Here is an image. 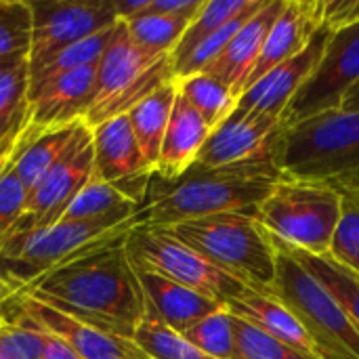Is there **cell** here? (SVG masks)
<instances>
[{"label": "cell", "mask_w": 359, "mask_h": 359, "mask_svg": "<svg viewBox=\"0 0 359 359\" xmlns=\"http://www.w3.org/2000/svg\"><path fill=\"white\" fill-rule=\"evenodd\" d=\"M124 238L126 233L84 250L17 294L50 305L101 332L133 341L147 313V301Z\"/></svg>", "instance_id": "6da1fadb"}, {"label": "cell", "mask_w": 359, "mask_h": 359, "mask_svg": "<svg viewBox=\"0 0 359 359\" xmlns=\"http://www.w3.org/2000/svg\"><path fill=\"white\" fill-rule=\"evenodd\" d=\"M280 170L265 149L248 160L206 168L191 164L177 179L151 177L137 223L172 227L223 212H252L280 181Z\"/></svg>", "instance_id": "7a4b0ae2"}, {"label": "cell", "mask_w": 359, "mask_h": 359, "mask_svg": "<svg viewBox=\"0 0 359 359\" xmlns=\"http://www.w3.org/2000/svg\"><path fill=\"white\" fill-rule=\"evenodd\" d=\"M282 179L343 191L359 185V111H328L278 126L265 147Z\"/></svg>", "instance_id": "3957f363"}, {"label": "cell", "mask_w": 359, "mask_h": 359, "mask_svg": "<svg viewBox=\"0 0 359 359\" xmlns=\"http://www.w3.org/2000/svg\"><path fill=\"white\" fill-rule=\"evenodd\" d=\"M166 229L246 288L269 292L276 280L278 250L257 215L223 212Z\"/></svg>", "instance_id": "277c9868"}, {"label": "cell", "mask_w": 359, "mask_h": 359, "mask_svg": "<svg viewBox=\"0 0 359 359\" xmlns=\"http://www.w3.org/2000/svg\"><path fill=\"white\" fill-rule=\"evenodd\" d=\"M135 217L116 215L84 223L59 221L50 227L15 236L0 250V278L19 292L84 250L128 233L137 225Z\"/></svg>", "instance_id": "5b68a950"}, {"label": "cell", "mask_w": 359, "mask_h": 359, "mask_svg": "<svg viewBox=\"0 0 359 359\" xmlns=\"http://www.w3.org/2000/svg\"><path fill=\"white\" fill-rule=\"evenodd\" d=\"M170 80H175L170 55L139 46L130 38L126 23L118 21L97 63L95 97L84 122L93 128L105 120L124 116Z\"/></svg>", "instance_id": "8992f818"}, {"label": "cell", "mask_w": 359, "mask_h": 359, "mask_svg": "<svg viewBox=\"0 0 359 359\" xmlns=\"http://www.w3.org/2000/svg\"><path fill=\"white\" fill-rule=\"evenodd\" d=\"M273 244L278 263L269 292L305 326L316 355L320 359H359V330L343 307L278 240Z\"/></svg>", "instance_id": "52a82bcc"}, {"label": "cell", "mask_w": 359, "mask_h": 359, "mask_svg": "<svg viewBox=\"0 0 359 359\" xmlns=\"http://www.w3.org/2000/svg\"><path fill=\"white\" fill-rule=\"evenodd\" d=\"M341 217V196L322 183L280 179L259 204L257 219L282 244L326 257Z\"/></svg>", "instance_id": "ba28073f"}, {"label": "cell", "mask_w": 359, "mask_h": 359, "mask_svg": "<svg viewBox=\"0 0 359 359\" xmlns=\"http://www.w3.org/2000/svg\"><path fill=\"white\" fill-rule=\"evenodd\" d=\"M126 252L135 269L160 273L181 286H187L225 307L246 286L208 263L194 248L177 240L166 227L137 223L124 238Z\"/></svg>", "instance_id": "9c48e42d"}, {"label": "cell", "mask_w": 359, "mask_h": 359, "mask_svg": "<svg viewBox=\"0 0 359 359\" xmlns=\"http://www.w3.org/2000/svg\"><path fill=\"white\" fill-rule=\"evenodd\" d=\"M358 82L359 23L330 34L320 63L290 99L280 118V126H292L320 114L339 111L345 95Z\"/></svg>", "instance_id": "30bf717a"}, {"label": "cell", "mask_w": 359, "mask_h": 359, "mask_svg": "<svg viewBox=\"0 0 359 359\" xmlns=\"http://www.w3.org/2000/svg\"><path fill=\"white\" fill-rule=\"evenodd\" d=\"M93 170V128L82 120L76 126L74 137L63 156L59 158V162L27 194L25 210L21 221L17 223L13 238L59 223L74 196L90 179Z\"/></svg>", "instance_id": "8fae6325"}, {"label": "cell", "mask_w": 359, "mask_h": 359, "mask_svg": "<svg viewBox=\"0 0 359 359\" xmlns=\"http://www.w3.org/2000/svg\"><path fill=\"white\" fill-rule=\"evenodd\" d=\"M32 8L29 67L118 23L114 0H38Z\"/></svg>", "instance_id": "7c38bea8"}, {"label": "cell", "mask_w": 359, "mask_h": 359, "mask_svg": "<svg viewBox=\"0 0 359 359\" xmlns=\"http://www.w3.org/2000/svg\"><path fill=\"white\" fill-rule=\"evenodd\" d=\"M4 322L36 326L65 343L82 359H147V355L135 345V341L101 332L25 294H15L8 301Z\"/></svg>", "instance_id": "4fadbf2b"}, {"label": "cell", "mask_w": 359, "mask_h": 359, "mask_svg": "<svg viewBox=\"0 0 359 359\" xmlns=\"http://www.w3.org/2000/svg\"><path fill=\"white\" fill-rule=\"evenodd\" d=\"M93 158L97 177L143 206L154 170L141 154L126 114L93 126Z\"/></svg>", "instance_id": "5bb4252c"}, {"label": "cell", "mask_w": 359, "mask_h": 359, "mask_svg": "<svg viewBox=\"0 0 359 359\" xmlns=\"http://www.w3.org/2000/svg\"><path fill=\"white\" fill-rule=\"evenodd\" d=\"M330 34L332 32L322 25L299 55L280 63L263 78H259L252 86H248L238 97L236 107L250 114H267L282 118L290 99L299 93V88L307 82V78L320 63L324 48L330 40Z\"/></svg>", "instance_id": "9a60e30c"}, {"label": "cell", "mask_w": 359, "mask_h": 359, "mask_svg": "<svg viewBox=\"0 0 359 359\" xmlns=\"http://www.w3.org/2000/svg\"><path fill=\"white\" fill-rule=\"evenodd\" d=\"M97 65L61 74L27 95V120L36 130H48L84 120L95 97Z\"/></svg>", "instance_id": "2e32d148"}, {"label": "cell", "mask_w": 359, "mask_h": 359, "mask_svg": "<svg viewBox=\"0 0 359 359\" xmlns=\"http://www.w3.org/2000/svg\"><path fill=\"white\" fill-rule=\"evenodd\" d=\"M280 126V118L267 114H250L233 109L219 126H215L202 145L194 164L206 168L229 166L265 151L269 139Z\"/></svg>", "instance_id": "e0dca14e"}, {"label": "cell", "mask_w": 359, "mask_h": 359, "mask_svg": "<svg viewBox=\"0 0 359 359\" xmlns=\"http://www.w3.org/2000/svg\"><path fill=\"white\" fill-rule=\"evenodd\" d=\"M322 25L324 0H286L280 17L271 25L263 50L244 84V90L280 63L299 55Z\"/></svg>", "instance_id": "ac0fdd59"}, {"label": "cell", "mask_w": 359, "mask_h": 359, "mask_svg": "<svg viewBox=\"0 0 359 359\" xmlns=\"http://www.w3.org/2000/svg\"><path fill=\"white\" fill-rule=\"evenodd\" d=\"M286 0H267L231 38L221 57L208 65L204 74L215 76L225 86L231 88L236 97L244 93V84L263 50V44L271 32V25L280 17Z\"/></svg>", "instance_id": "d6986e66"}, {"label": "cell", "mask_w": 359, "mask_h": 359, "mask_svg": "<svg viewBox=\"0 0 359 359\" xmlns=\"http://www.w3.org/2000/svg\"><path fill=\"white\" fill-rule=\"evenodd\" d=\"M137 276L147 301V311L179 334H183L200 320L223 307L221 303L187 286H181L160 273L137 269Z\"/></svg>", "instance_id": "ffe728a7"}, {"label": "cell", "mask_w": 359, "mask_h": 359, "mask_svg": "<svg viewBox=\"0 0 359 359\" xmlns=\"http://www.w3.org/2000/svg\"><path fill=\"white\" fill-rule=\"evenodd\" d=\"M225 309L231 316L257 326L259 330L267 332L269 337H273L294 349H301L305 353H316L305 326L271 292L244 288L238 297H233L225 303Z\"/></svg>", "instance_id": "44dd1931"}, {"label": "cell", "mask_w": 359, "mask_h": 359, "mask_svg": "<svg viewBox=\"0 0 359 359\" xmlns=\"http://www.w3.org/2000/svg\"><path fill=\"white\" fill-rule=\"evenodd\" d=\"M210 135V126L204 122V118L179 95L175 107L164 133L160 160L156 166V177L160 179H177L181 177L198 158L202 145L206 143Z\"/></svg>", "instance_id": "7402d4cb"}, {"label": "cell", "mask_w": 359, "mask_h": 359, "mask_svg": "<svg viewBox=\"0 0 359 359\" xmlns=\"http://www.w3.org/2000/svg\"><path fill=\"white\" fill-rule=\"evenodd\" d=\"M80 122L59 126V128H48V130H36L27 120L23 141L13 160V168H15L17 177L21 179V183L25 185L27 194L59 162V158L67 149V145L74 137V130Z\"/></svg>", "instance_id": "603a6c76"}, {"label": "cell", "mask_w": 359, "mask_h": 359, "mask_svg": "<svg viewBox=\"0 0 359 359\" xmlns=\"http://www.w3.org/2000/svg\"><path fill=\"white\" fill-rule=\"evenodd\" d=\"M175 99H177V82L170 80L158 86L151 95H147L141 103H137L126 114L130 120L135 139L141 147V154L154 172L160 160V149H162L164 133H166V126L175 107Z\"/></svg>", "instance_id": "cb8c5ba5"}, {"label": "cell", "mask_w": 359, "mask_h": 359, "mask_svg": "<svg viewBox=\"0 0 359 359\" xmlns=\"http://www.w3.org/2000/svg\"><path fill=\"white\" fill-rule=\"evenodd\" d=\"M139 208H141L139 204L124 198L114 185L105 183L93 170L90 179L69 202L61 221H72V223L99 221V219H107L116 215H137Z\"/></svg>", "instance_id": "d4e9b609"}, {"label": "cell", "mask_w": 359, "mask_h": 359, "mask_svg": "<svg viewBox=\"0 0 359 359\" xmlns=\"http://www.w3.org/2000/svg\"><path fill=\"white\" fill-rule=\"evenodd\" d=\"M276 240V238H273ZM280 242V240H278ZM282 244V242H280ZM343 307L347 318L353 322V326L359 330V276L349 271L347 267L334 263L330 257H311L307 252L294 250L286 244H282Z\"/></svg>", "instance_id": "484cf974"}, {"label": "cell", "mask_w": 359, "mask_h": 359, "mask_svg": "<svg viewBox=\"0 0 359 359\" xmlns=\"http://www.w3.org/2000/svg\"><path fill=\"white\" fill-rule=\"evenodd\" d=\"M111 34H114V25L72 44V46H65L59 53H55L53 57H48L46 61H42L40 65L29 67V90H27V95L34 93L44 82H48L61 74H67V72L84 67V65H97L105 53V46H107Z\"/></svg>", "instance_id": "4316f807"}, {"label": "cell", "mask_w": 359, "mask_h": 359, "mask_svg": "<svg viewBox=\"0 0 359 359\" xmlns=\"http://www.w3.org/2000/svg\"><path fill=\"white\" fill-rule=\"evenodd\" d=\"M29 61L27 53L0 61V139L27 118Z\"/></svg>", "instance_id": "83f0119b"}, {"label": "cell", "mask_w": 359, "mask_h": 359, "mask_svg": "<svg viewBox=\"0 0 359 359\" xmlns=\"http://www.w3.org/2000/svg\"><path fill=\"white\" fill-rule=\"evenodd\" d=\"M175 82L179 95L204 118L210 130L219 126L236 109L238 97L231 93L229 86H225L221 80H217L210 74H196Z\"/></svg>", "instance_id": "f1b7e54d"}, {"label": "cell", "mask_w": 359, "mask_h": 359, "mask_svg": "<svg viewBox=\"0 0 359 359\" xmlns=\"http://www.w3.org/2000/svg\"><path fill=\"white\" fill-rule=\"evenodd\" d=\"M202 8V6H200ZM198 8V11H200ZM196 13H185V15H158V13H145L137 19L124 21L130 38L154 53H164L170 55L179 40L183 38L185 29L194 21Z\"/></svg>", "instance_id": "f546056e"}, {"label": "cell", "mask_w": 359, "mask_h": 359, "mask_svg": "<svg viewBox=\"0 0 359 359\" xmlns=\"http://www.w3.org/2000/svg\"><path fill=\"white\" fill-rule=\"evenodd\" d=\"M267 0H255L246 11H242L240 15H236L227 25H223L221 29H217L215 34H210L208 38H204L194 50H189L181 61L172 63V78L181 80L187 76H196V74H204L208 69L210 63H215L221 53L227 48V44L231 42V38L240 32V27L265 4Z\"/></svg>", "instance_id": "4dcf8cb0"}, {"label": "cell", "mask_w": 359, "mask_h": 359, "mask_svg": "<svg viewBox=\"0 0 359 359\" xmlns=\"http://www.w3.org/2000/svg\"><path fill=\"white\" fill-rule=\"evenodd\" d=\"M135 345L147 355V359H212L196 349L183 334L168 328L154 313H145L133 337Z\"/></svg>", "instance_id": "1f68e13d"}, {"label": "cell", "mask_w": 359, "mask_h": 359, "mask_svg": "<svg viewBox=\"0 0 359 359\" xmlns=\"http://www.w3.org/2000/svg\"><path fill=\"white\" fill-rule=\"evenodd\" d=\"M252 2L255 0H204L202 8L198 11V15L194 17V21L185 29L183 38L179 40V44L170 53V61L172 63L181 61L204 38H208L217 29H221L223 25H227L236 15H240L242 11H246Z\"/></svg>", "instance_id": "d6a6232c"}, {"label": "cell", "mask_w": 359, "mask_h": 359, "mask_svg": "<svg viewBox=\"0 0 359 359\" xmlns=\"http://www.w3.org/2000/svg\"><path fill=\"white\" fill-rule=\"evenodd\" d=\"M337 194L341 196V217L326 257L359 276V185Z\"/></svg>", "instance_id": "836d02e7"}, {"label": "cell", "mask_w": 359, "mask_h": 359, "mask_svg": "<svg viewBox=\"0 0 359 359\" xmlns=\"http://www.w3.org/2000/svg\"><path fill=\"white\" fill-rule=\"evenodd\" d=\"M233 324V359H320L316 353L294 349L257 326L231 316Z\"/></svg>", "instance_id": "e575fe53"}, {"label": "cell", "mask_w": 359, "mask_h": 359, "mask_svg": "<svg viewBox=\"0 0 359 359\" xmlns=\"http://www.w3.org/2000/svg\"><path fill=\"white\" fill-rule=\"evenodd\" d=\"M183 337L208 358L233 359V324L231 313L225 307L200 320L196 326L185 330Z\"/></svg>", "instance_id": "d590c367"}, {"label": "cell", "mask_w": 359, "mask_h": 359, "mask_svg": "<svg viewBox=\"0 0 359 359\" xmlns=\"http://www.w3.org/2000/svg\"><path fill=\"white\" fill-rule=\"evenodd\" d=\"M32 8L29 2L0 0V61L29 53Z\"/></svg>", "instance_id": "8d00e7d4"}, {"label": "cell", "mask_w": 359, "mask_h": 359, "mask_svg": "<svg viewBox=\"0 0 359 359\" xmlns=\"http://www.w3.org/2000/svg\"><path fill=\"white\" fill-rule=\"evenodd\" d=\"M13 160L0 175V250L13 238L27 202V189L17 177L13 168Z\"/></svg>", "instance_id": "74e56055"}, {"label": "cell", "mask_w": 359, "mask_h": 359, "mask_svg": "<svg viewBox=\"0 0 359 359\" xmlns=\"http://www.w3.org/2000/svg\"><path fill=\"white\" fill-rule=\"evenodd\" d=\"M0 359H42V345L32 328L4 322L0 326Z\"/></svg>", "instance_id": "f35d334b"}, {"label": "cell", "mask_w": 359, "mask_h": 359, "mask_svg": "<svg viewBox=\"0 0 359 359\" xmlns=\"http://www.w3.org/2000/svg\"><path fill=\"white\" fill-rule=\"evenodd\" d=\"M358 23L359 0H324V27L337 32Z\"/></svg>", "instance_id": "ab89813d"}, {"label": "cell", "mask_w": 359, "mask_h": 359, "mask_svg": "<svg viewBox=\"0 0 359 359\" xmlns=\"http://www.w3.org/2000/svg\"><path fill=\"white\" fill-rule=\"evenodd\" d=\"M17 326H25V328H32L38 339H40V345H42V359H82L78 353H74L65 343H61L59 339H55L53 334L36 328V326H27V324H17Z\"/></svg>", "instance_id": "60d3db41"}, {"label": "cell", "mask_w": 359, "mask_h": 359, "mask_svg": "<svg viewBox=\"0 0 359 359\" xmlns=\"http://www.w3.org/2000/svg\"><path fill=\"white\" fill-rule=\"evenodd\" d=\"M25 126H27V118H25L23 124L15 126L8 135H4V137L0 139V175H2V170L11 164V160L15 158V154H17V149H19V145H21V139H23V135H25Z\"/></svg>", "instance_id": "b9f144b4"}, {"label": "cell", "mask_w": 359, "mask_h": 359, "mask_svg": "<svg viewBox=\"0 0 359 359\" xmlns=\"http://www.w3.org/2000/svg\"><path fill=\"white\" fill-rule=\"evenodd\" d=\"M151 6V0H114L118 21H130L145 15Z\"/></svg>", "instance_id": "7bdbcfd3"}, {"label": "cell", "mask_w": 359, "mask_h": 359, "mask_svg": "<svg viewBox=\"0 0 359 359\" xmlns=\"http://www.w3.org/2000/svg\"><path fill=\"white\" fill-rule=\"evenodd\" d=\"M17 292L0 278V324L4 322V311H6V305H8V301L15 297Z\"/></svg>", "instance_id": "ee69618b"}, {"label": "cell", "mask_w": 359, "mask_h": 359, "mask_svg": "<svg viewBox=\"0 0 359 359\" xmlns=\"http://www.w3.org/2000/svg\"><path fill=\"white\" fill-rule=\"evenodd\" d=\"M341 111H359V82L345 95Z\"/></svg>", "instance_id": "f6af8a7d"}, {"label": "cell", "mask_w": 359, "mask_h": 359, "mask_svg": "<svg viewBox=\"0 0 359 359\" xmlns=\"http://www.w3.org/2000/svg\"><path fill=\"white\" fill-rule=\"evenodd\" d=\"M2 324H4V322H2ZM2 324H0V326H2Z\"/></svg>", "instance_id": "bcb514c9"}]
</instances>
